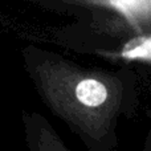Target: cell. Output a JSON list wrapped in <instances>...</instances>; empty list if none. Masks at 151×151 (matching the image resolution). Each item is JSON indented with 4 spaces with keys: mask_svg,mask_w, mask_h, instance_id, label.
I'll return each instance as SVG.
<instances>
[{
    "mask_svg": "<svg viewBox=\"0 0 151 151\" xmlns=\"http://www.w3.org/2000/svg\"><path fill=\"white\" fill-rule=\"evenodd\" d=\"M76 97L85 106L96 107L106 101L107 90L102 82L97 80H91V78H86L77 85Z\"/></svg>",
    "mask_w": 151,
    "mask_h": 151,
    "instance_id": "cell-1",
    "label": "cell"
},
{
    "mask_svg": "<svg viewBox=\"0 0 151 151\" xmlns=\"http://www.w3.org/2000/svg\"><path fill=\"white\" fill-rule=\"evenodd\" d=\"M150 48H151V40L149 36L137 37L131 40L130 42L125 45L122 50V56L129 60H150Z\"/></svg>",
    "mask_w": 151,
    "mask_h": 151,
    "instance_id": "cell-2",
    "label": "cell"
}]
</instances>
